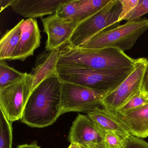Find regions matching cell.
<instances>
[{"label": "cell", "instance_id": "1", "mask_svg": "<svg viewBox=\"0 0 148 148\" xmlns=\"http://www.w3.org/2000/svg\"><path fill=\"white\" fill-rule=\"evenodd\" d=\"M62 81L59 77L41 82L32 92L25 106L21 120L33 128L51 125L60 116Z\"/></svg>", "mask_w": 148, "mask_h": 148}, {"label": "cell", "instance_id": "2", "mask_svg": "<svg viewBox=\"0 0 148 148\" xmlns=\"http://www.w3.org/2000/svg\"><path fill=\"white\" fill-rule=\"evenodd\" d=\"M59 64L96 69L113 70L134 66L136 59L113 48L87 49L75 47L67 42L59 49Z\"/></svg>", "mask_w": 148, "mask_h": 148}, {"label": "cell", "instance_id": "3", "mask_svg": "<svg viewBox=\"0 0 148 148\" xmlns=\"http://www.w3.org/2000/svg\"><path fill=\"white\" fill-rule=\"evenodd\" d=\"M134 68L135 65L113 70L96 69L58 63L57 71L62 82L110 92L120 85L132 72Z\"/></svg>", "mask_w": 148, "mask_h": 148}, {"label": "cell", "instance_id": "4", "mask_svg": "<svg viewBox=\"0 0 148 148\" xmlns=\"http://www.w3.org/2000/svg\"><path fill=\"white\" fill-rule=\"evenodd\" d=\"M148 29L147 19L127 21L123 25L101 32L80 47L87 49L113 48L124 51L131 49Z\"/></svg>", "mask_w": 148, "mask_h": 148}, {"label": "cell", "instance_id": "5", "mask_svg": "<svg viewBox=\"0 0 148 148\" xmlns=\"http://www.w3.org/2000/svg\"><path fill=\"white\" fill-rule=\"evenodd\" d=\"M122 8L119 0H111L97 12L80 22L68 43L80 47L99 33L118 24Z\"/></svg>", "mask_w": 148, "mask_h": 148}, {"label": "cell", "instance_id": "6", "mask_svg": "<svg viewBox=\"0 0 148 148\" xmlns=\"http://www.w3.org/2000/svg\"><path fill=\"white\" fill-rule=\"evenodd\" d=\"M60 115L70 112H87L97 106L108 92L62 82Z\"/></svg>", "mask_w": 148, "mask_h": 148}, {"label": "cell", "instance_id": "7", "mask_svg": "<svg viewBox=\"0 0 148 148\" xmlns=\"http://www.w3.org/2000/svg\"><path fill=\"white\" fill-rule=\"evenodd\" d=\"M33 82L32 75L27 73L19 81L0 89V109L11 123L21 119Z\"/></svg>", "mask_w": 148, "mask_h": 148}, {"label": "cell", "instance_id": "8", "mask_svg": "<svg viewBox=\"0 0 148 148\" xmlns=\"http://www.w3.org/2000/svg\"><path fill=\"white\" fill-rule=\"evenodd\" d=\"M148 60L137 59L135 68L130 75L113 90L106 94L102 101L104 109L116 113L119 109L136 94L141 92L145 69Z\"/></svg>", "mask_w": 148, "mask_h": 148}, {"label": "cell", "instance_id": "9", "mask_svg": "<svg viewBox=\"0 0 148 148\" xmlns=\"http://www.w3.org/2000/svg\"><path fill=\"white\" fill-rule=\"evenodd\" d=\"M44 32L47 34L46 51L59 50L69 41L72 34L80 22L67 21L55 14L41 18Z\"/></svg>", "mask_w": 148, "mask_h": 148}, {"label": "cell", "instance_id": "10", "mask_svg": "<svg viewBox=\"0 0 148 148\" xmlns=\"http://www.w3.org/2000/svg\"><path fill=\"white\" fill-rule=\"evenodd\" d=\"M104 132L87 115L78 114L70 129L68 139L71 143L81 147L104 142Z\"/></svg>", "mask_w": 148, "mask_h": 148}, {"label": "cell", "instance_id": "11", "mask_svg": "<svg viewBox=\"0 0 148 148\" xmlns=\"http://www.w3.org/2000/svg\"><path fill=\"white\" fill-rule=\"evenodd\" d=\"M21 21V36L16 50L10 60L24 61L34 55L40 44V31L35 19H22Z\"/></svg>", "mask_w": 148, "mask_h": 148}, {"label": "cell", "instance_id": "12", "mask_svg": "<svg viewBox=\"0 0 148 148\" xmlns=\"http://www.w3.org/2000/svg\"><path fill=\"white\" fill-rule=\"evenodd\" d=\"M66 0H14V12L28 18H42L56 13L59 7Z\"/></svg>", "mask_w": 148, "mask_h": 148}, {"label": "cell", "instance_id": "13", "mask_svg": "<svg viewBox=\"0 0 148 148\" xmlns=\"http://www.w3.org/2000/svg\"><path fill=\"white\" fill-rule=\"evenodd\" d=\"M60 59V51H45L38 55L31 74L34 77L32 92L45 79L59 77L57 66Z\"/></svg>", "mask_w": 148, "mask_h": 148}, {"label": "cell", "instance_id": "14", "mask_svg": "<svg viewBox=\"0 0 148 148\" xmlns=\"http://www.w3.org/2000/svg\"><path fill=\"white\" fill-rule=\"evenodd\" d=\"M86 113L87 116L103 130L115 132L124 140L130 135L129 130L117 113L108 110L102 106L95 107Z\"/></svg>", "mask_w": 148, "mask_h": 148}, {"label": "cell", "instance_id": "15", "mask_svg": "<svg viewBox=\"0 0 148 148\" xmlns=\"http://www.w3.org/2000/svg\"><path fill=\"white\" fill-rule=\"evenodd\" d=\"M132 136L148 137V104L123 114H118Z\"/></svg>", "mask_w": 148, "mask_h": 148}, {"label": "cell", "instance_id": "16", "mask_svg": "<svg viewBox=\"0 0 148 148\" xmlns=\"http://www.w3.org/2000/svg\"><path fill=\"white\" fill-rule=\"evenodd\" d=\"M21 21L7 31L0 40V60H10L21 36Z\"/></svg>", "mask_w": 148, "mask_h": 148}, {"label": "cell", "instance_id": "17", "mask_svg": "<svg viewBox=\"0 0 148 148\" xmlns=\"http://www.w3.org/2000/svg\"><path fill=\"white\" fill-rule=\"evenodd\" d=\"M111 0H79L77 11L73 21L80 22L101 10Z\"/></svg>", "mask_w": 148, "mask_h": 148}, {"label": "cell", "instance_id": "18", "mask_svg": "<svg viewBox=\"0 0 148 148\" xmlns=\"http://www.w3.org/2000/svg\"><path fill=\"white\" fill-rule=\"evenodd\" d=\"M27 73L21 72L0 60V89L5 88L23 79Z\"/></svg>", "mask_w": 148, "mask_h": 148}, {"label": "cell", "instance_id": "19", "mask_svg": "<svg viewBox=\"0 0 148 148\" xmlns=\"http://www.w3.org/2000/svg\"><path fill=\"white\" fill-rule=\"evenodd\" d=\"M12 123L9 122L3 112L0 115V148H12Z\"/></svg>", "mask_w": 148, "mask_h": 148}, {"label": "cell", "instance_id": "20", "mask_svg": "<svg viewBox=\"0 0 148 148\" xmlns=\"http://www.w3.org/2000/svg\"><path fill=\"white\" fill-rule=\"evenodd\" d=\"M79 4V0H66L65 2L59 7L55 14L61 19L72 21L77 11Z\"/></svg>", "mask_w": 148, "mask_h": 148}, {"label": "cell", "instance_id": "21", "mask_svg": "<svg viewBox=\"0 0 148 148\" xmlns=\"http://www.w3.org/2000/svg\"><path fill=\"white\" fill-rule=\"evenodd\" d=\"M147 104H148V96L140 92L133 96L126 103L120 107L116 113L125 114Z\"/></svg>", "mask_w": 148, "mask_h": 148}, {"label": "cell", "instance_id": "22", "mask_svg": "<svg viewBox=\"0 0 148 148\" xmlns=\"http://www.w3.org/2000/svg\"><path fill=\"white\" fill-rule=\"evenodd\" d=\"M148 13V0H139L136 7L124 17L123 20L130 21L139 19Z\"/></svg>", "mask_w": 148, "mask_h": 148}, {"label": "cell", "instance_id": "23", "mask_svg": "<svg viewBox=\"0 0 148 148\" xmlns=\"http://www.w3.org/2000/svg\"><path fill=\"white\" fill-rule=\"evenodd\" d=\"M104 131V142L110 148H124L123 138L113 132Z\"/></svg>", "mask_w": 148, "mask_h": 148}, {"label": "cell", "instance_id": "24", "mask_svg": "<svg viewBox=\"0 0 148 148\" xmlns=\"http://www.w3.org/2000/svg\"><path fill=\"white\" fill-rule=\"evenodd\" d=\"M119 1L122 5V8L118 21V23L123 21L124 17L136 7L139 0H119Z\"/></svg>", "mask_w": 148, "mask_h": 148}, {"label": "cell", "instance_id": "25", "mask_svg": "<svg viewBox=\"0 0 148 148\" xmlns=\"http://www.w3.org/2000/svg\"><path fill=\"white\" fill-rule=\"evenodd\" d=\"M124 141L127 148H148V142L131 134Z\"/></svg>", "mask_w": 148, "mask_h": 148}, {"label": "cell", "instance_id": "26", "mask_svg": "<svg viewBox=\"0 0 148 148\" xmlns=\"http://www.w3.org/2000/svg\"><path fill=\"white\" fill-rule=\"evenodd\" d=\"M141 92L144 95L148 96V60L143 76Z\"/></svg>", "mask_w": 148, "mask_h": 148}, {"label": "cell", "instance_id": "27", "mask_svg": "<svg viewBox=\"0 0 148 148\" xmlns=\"http://www.w3.org/2000/svg\"><path fill=\"white\" fill-rule=\"evenodd\" d=\"M14 0H0V12H1L7 8L12 6Z\"/></svg>", "mask_w": 148, "mask_h": 148}, {"label": "cell", "instance_id": "28", "mask_svg": "<svg viewBox=\"0 0 148 148\" xmlns=\"http://www.w3.org/2000/svg\"><path fill=\"white\" fill-rule=\"evenodd\" d=\"M16 148H40V147L38 145L37 142L34 141L28 144H25L19 145Z\"/></svg>", "mask_w": 148, "mask_h": 148}, {"label": "cell", "instance_id": "29", "mask_svg": "<svg viewBox=\"0 0 148 148\" xmlns=\"http://www.w3.org/2000/svg\"><path fill=\"white\" fill-rule=\"evenodd\" d=\"M86 148H110L105 143H100L93 144L90 145H87Z\"/></svg>", "mask_w": 148, "mask_h": 148}, {"label": "cell", "instance_id": "30", "mask_svg": "<svg viewBox=\"0 0 148 148\" xmlns=\"http://www.w3.org/2000/svg\"><path fill=\"white\" fill-rule=\"evenodd\" d=\"M81 146L76 144L71 143L68 148H80Z\"/></svg>", "mask_w": 148, "mask_h": 148}, {"label": "cell", "instance_id": "31", "mask_svg": "<svg viewBox=\"0 0 148 148\" xmlns=\"http://www.w3.org/2000/svg\"><path fill=\"white\" fill-rule=\"evenodd\" d=\"M80 148H85V147H80Z\"/></svg>", "mask_w": 148, "mask_h": 148}, {"label": "cell", "instance_id": "32", "mask_svg": "<svg viewBox=\"0 0 148 148\" xmlns=\"http://www.w3.org/2000/svg\"><path fill=\"white\" fill-rule=\"evenodd\" d=\"M126 148V147H125V148Z\"/></svg>", "mask_w": 148, "mask_h": 148}]
</instances>
